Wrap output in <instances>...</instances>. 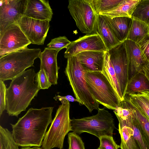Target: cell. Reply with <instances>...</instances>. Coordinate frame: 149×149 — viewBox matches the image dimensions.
Returning a JSON list of instances; mask_svg holds the SVG:
<instances>
[{"label": "cell", "mask_w": 149, "mask_h": 149, "mask_svg": "<svg viewBox=\"0 0 149 149\" xmlns=\"http://www.w3.org/2000/svg\"><path fill=\"white\" fill-rule=\"evenodd\" d=\"M54 107L31 108L15 124H10L14 140L22 147H40L51 123Z\"/></svg>", "instance_id": "obj_1"}, {"label": "cell", "mask_w": 149, "mask_h": 149, "mask_svg": "<svg viewBox=\"0 0 149 149\" xmlns=\"http://www.w3.org/2000/svg\"><path fill=\"white\" fill-rule=\"evenodd\" d=\"M33 69L26 70L11 80L7 88L6 110L8 115L17 117L25 111L40 90Z\"/></svg>", "instance_id": "obj_2"}, {"label": "cell", "mask_w": 149, "mask_h": 149, "mask_svg": "<svg viewBox=\"0 0 149 149\" xmlns=\"http://www.w3.org/2000/svg\"><path fill=\"white\" fill-rule=\"evenodd\" d=\"M86 71L75 56L67 58L64 72L79 104L85 106L90 112L97 110L99 103L94 99L88 86L85 78Z\"/></svg>", "instance_id": "obj_3"}, {"label": "cell", "mask_w": 149, "mask_h": 149, "mask_svg": "<svg viewBox=\"0 0 149 149\" xmlns=\"http://www.w3.org/2000/svg\"><path fill=\"white\" fill-rule=\"evenodd\" d=\"M41 52L40 48L26 47L0 57V80H12L27 68L34 67V61Z\"/></svg>", "instance_id": "obj_4"}, {"label": "cell", "mask_w": 149, "mask_h": 149, "mask_svg": "<svg viewBox=\"0 0 149 149\" xmlns=\"http://www.w3.org/2000/svg\"><path fill=\"white\" fill-rule=\"evenodd\" d=\"M97 111L92 116L71 119V131L78 135L87 132L99 139L104 136H112L115 126L112 114L104 108Z\"/></svg>", "instance_id": "obj_5"}, {"label": "cell", "mask_w": 149, "mask_h": 149, "mask_svg": "<svg viewBox=\"0 0 149 149\" xmlns=\"http://www.w3.org/2000/svg\"><path fill=\"white\" fill-rule=\"evenodd\" d=\"M70 102L61 103L57 109L55 117L45 136L42 143V149L63 148L65 136L71 131L70 117Z\"/></svg>", "instance_id": "obj_6"}, {"label": "cell", "mask_w": 149, "mask_h": 149, "mask_svg": "<svg viewBox=\"0 0 149 149\" xmlns=\"http://www.w3.org/2000/svg\"><path fill=\"white\" fill-rule=\"evenodd\" d=\"M85 78L91 93L99 104L113 110L119 106L120 102L102 72L86 71Z\"/></svg>", "instance_id": "obj_7"}, {"label": "cell", "mask_w": 149, "mask_h": 149, "mask_svg": "<svg viewBox=\"0 0 149 149\" xmlns=\"http://www.w3.org/2000/svg\"><path fill=\"white\" fill-rule=\"evenodd\" d=\"M68 8L81 32L86 34L97 33L98 14L92 0H69Z\"/></svg>", "instance_id": "obj_8"}, {"label": "cell", "mask_w": 149, "mask_h": 149, "mask_svg": "<svg viewBox=\"0 0 149 149\" xmlns=\"http://www.w3.org/2000/svg\"><path fill=\"white\" fill-rule=\"evenodd\" d=\"M108 51L124 98L129 80V59L125 46L123 42Z\"/></svg>", "instance_id": "obj_9"}, {"label": "cell", "mask_w": 149, "mask_h": 149, "mask_svg": "<svg viewBox=\"0 0 149 149\" xmlns=\"http://www.w3.org/2000/svg\"><path fill=\"white\" fill-rule=\"evenodd\" d=\"M31 44L17 24L10 25L0 32V57L27 47Z\"/></svg>", "instance_id": "obj_10"}, {"label": "cell", "mask_w": 149, "mask_h": 149, "mask_svg": "<svg viewBox=\"0 0 149 149\" xmlns=\"http://www.w3.org/2000/svg\"><path fill=\"white\" fill-rule=\"evenodd\" d=\"M49 22L24 16L17 24L31 44L42 45L50 27Z\"/></svg>", "instance_id": "obj_11"}, {"label": "cell", "mask_w": 149, "mask_h": 149, "mask_svg": "<svg viewBox=\"0 0 149 149\" xmlns=\"http://www.w3.org/2000/svg\"><path fill=\"white\" fill-rule=\"evenodd\" d=\"M27 0L0 1V32L9 25L17 24L24 15Z\"/></svg>", "instance_id": "obj_12"}, {"label": "cell", "mask_w": 149, "mask_h": 149, "mask_svg": "<svg viewBox=\"0 0 149 149\" xmlns=\"http://www.w3.org/2000/svg\"><path fill=\"white\" fill-rule=\"evenodd\" d=\"M88 51H107L102 39L97 33L86 34L71 42L64 52V57L67 59L80 52Z\"/></svg>", "instance_id": "obj_13"}, {"label": "cell", "mask_w": 149, "mask_h": 149, "mask_svg": "<svg viewBox=\"0 0 149 149\" xmlns=\"http://www.w3.org/2000/svg\"><path fill=\"white\" fill-rule=\"evenodd\" d=\"M123 42L128 57L130 79L136 74L141 71L143 66L148 61L137 43L127 39Z\"/></svg>", "instance_id": "obj_14"}, {"label": "cell", "mask_w": 149, "mask_h": 149, "mask_svg": "<svg viewBox=\"0 0 149 149\" xmlns=\"http://www.w3.org/2000/svg\"><path fill=\"white\" fill-rule=\"evenodd\" d=\"M59 52L46 47L40 53L39 58L40 61V69H43L47 73L49 81L52 85L57 84L58 70L57 56Z\"/></svg>", "instance_id": "obj_15"}, {"label": "cell", "mask_w": 149, "mask_h": 149, "mask_svg": "<svg viewBox=\"0 0 149 149\" xmlns=\"http://www.w3.org/2000/svg\"><path fill=\"white\" fill-rule=\"evenodd\" d=\"M53 14L48 0H27L24 16L36 19L50 21Z\"/></svg>", "instance_id": "obj_16"}, {"label": "cell", "mask_w": 149, "mask_h": 149, "mask_svg": "<svg viewBox=\"0 0 149 149\" xmlns=\"http://www.w3.org/2000/svg\"><path fill=\"white\" fill-rule=\"evenodd\" d=\"M106 52L88 51L75 56L86 71L102 72Z\"/></svg>", "instance_id": "obj_17"}, {"label": "cell", "mask_w": 149, "mask_h": 149, "mask_svg": "<svg viewBox=\"0 0 149 149\" xmlns=\"http://www.w3.org/2000/svg\"><path fill=\"white\" fill-rule=\"evenodd\" d=\"M104 16L117 39L120 42L126 40L132 26V18L120 17L111 18Z\"/></svg>", "instance_id": "obj_18"}, {"label": "cell", "mask_w": 149, "mask_h": 149, "mask_svg": "<svg viewBox=\"0 0 149 149\" xmlns=\"http://www.w3.org/2000/svg\"><path fill=\"white\" fill-rule=\"evenodd\" d=\"M96 32L102 39L107 51L121 43L116 37L105 17L102 15H98Z\"/></svg>", "instance_id": "obj_19"}, {"label": "cell", "mask_w": 149, "mask_h": 149, "mask_svg": "<svg viewBox=\"0 0 149 149\" xmlns=\"http://www.w3.org/2000/svg\"><path fill=\"white\" fill-rule=\"evenodd\" d=\"M140 0H122L116 7L108 11L99 15L110 18L126 17H132L136 6Z\"/></svg>", "instance_id": "obj_20"}, {"label": "cell", "mask_w": 149, "mask_h": 149, "mask_svg": "<svg viewBox=\"0 0 149 149\" xmlns=\"http://www.w3.org/2000/svg\"><path fill=\"white\" fill-rule=\"evenodd\" d=\"M120 124L132 128L133 136L138 149H149L141 125L132 112L127 118Z\"/></svg>", "instance_id": "obj_21"}, {"label": "cell", "mask_w": 149, "mask_h": 149, "mask_svg": "<svg viewBox=\"0 0 149 149\" xmlns=\"http://www.w3.org/2000/svg\"><path fill=\"white\" fill-rule=\"evenodd\" d=\"M113 88L120 101L124 100L114 68L110 60L108 51L105 52L104 65L102 72Z\"/></svg>", "instance_id": "obj_22"}, {"label": "cell", "mask_w": 149, "mask_h": 149, "mask_svg": "<svg viewBox=\"0 0 149 149\" xmlns=\"http://www.w3.org/2000/svg\"><path fill=\"white\" fill-rule=\"evenodd\" d=\"M132 19V26L126 39L138 44L149 35L148 25L139 19Z\"/></svg>", "instance_id": "obj_23"}, {"label": "cell", "mask_w": 149, "mask_h": 149, "mask_svg": "<svg viewBox=\"0 0 149 149\" xmlns=\"http://www.w3.org/2000/svg\"><path fill=\"white\" fill-rule=\"evenodd\" d=\"M147 91H149V81L142 70L129 79L126 95Z\"/></svg>", "instance_id": "obj_24"}, {"label": "cell", "mask_w": 149, "mask_h": 149, "mask_svg": "<svg viewBox=\"0 0 149 149\" xmlns=\"http://www.w3.org/2000/svg\"><path fill=\"white\" fill-rule=\"evenodd\" d=\"M118 130L121 137V149H138L132 127L119 124Z\"/></svg>", "instance_id": "obj_25"}, {"label": "cell", "mask_w": 149, "mask_h": 149, "mask_svg": "<svg viewBox=\"0 0 149 149\" xmlns=\"http://www.w3.org/2000/svg\"><path fill=\"white\" fill-rule=\"evenodd\" d=\"M125 104L140 124L149 148V120L138 109L128 101L125 100Z\"/></svg>", "instance_id": "obj_26"}, {"label": "cell", "mask_w": 149, "mask_h": 149, "mask_svg": "<svg viewBox=\"0 0 149 149\" xmlns=\"http://www.w3.org/2000/svg\"><path fill=\"white\" fill-rule=\"evenodd\" d=\"M132 18L149 25V0H140L132 14Z\"/></svg>", "instance_id": "obj_27"}, {"label": "cell", "mask_w": 149, "mask_h": 149, "mask_svg": "<svg viewBox=\"0 0 149 149\" xmlns=\"http://www.w3.org/2000/svg\"><path fill=\"white\" fill-rule=\"evenodd\" d=\"M12 132L0 126V149H19Z\"/></svg>", "instance_id": "obj_28"}, {"label": "cell", "mask_w": 149, "mask_h": 149, "mask_svg": "<svg viewBox=\"0 0 149 149\" xmlns=\"http://www.w3.org/2000/svg\"><path fill=\"white\" fill-rule=\"evenodd\" d=\"M122 0H92L94 8L98 14L109 11L118 6Z\"/></svg>", "instance_id": "obj_29"}, {"label": "cell", "mask_w": 149, "mask_h": 149, "mask_svg": "<svg viewBox=\"0 0 149 149\" xmlns=\"http://www.w3.org/2000/svg\"><path fill=\"white\" fill-rule=\"evenodd\" d=\"M71 42L65 36H59L52 39L47 45V47L59 51L63 48H67Z\"/></svg>", "instance_id": "obj_30"}, {"label": "cell", "mask_w": 149, "mask_h": 149, "mask_svg": "<svg viewBox=\"0 0 149 149\" xmlns=\"http://www.w3.org/2000/svg\"><path fill=\"white\" fill-rule=\"evenodd\" d=\"M68 149H85L84 143L79 135L72 132L68 134Z\"/></svg>", "instance_id": "obj_31"}, {"label": "cell", "mask_w": 149, "mask_h": 149, "mask_svg": "<svg viewBox=\"0 0 149 149\" xmlns=\"http://www.w3.org/2000/svg\"><path fill=\"white\" fill-rule=\"evenodd\" d=\"M36 81L40 90L47 89L52 86L47 74L44 70L40 69L36 74Z\"/></svg>", "instance_id": "obj_32"}, {"label": "cell", "mask_w": 149, "mask_h": 149, "mask_svg": "<svg viewBox=\"0 0 149 149\" xmlns=\"http://www.w3.org/2000/svg\"><path fill=\"white\" fill-rule=\"evenodd\" d=\"M100 145L97 149H118L120 146L117 144L113 136H104L99 138Z\"/></svg>", "instance_id": "obj_33"}, {"label": "cell", "mask_w": 149, "mask_h": 149, "mask_svg": "<svg viewBox=\"0 0 149 149\" xmlns=\"http://www.w3.org/2000/svg\"><path fill=\"white\" fill-rule=\"evenodd\" d=\"M0 80V117L6 110V95L7 88L4 82Z\"/></svg>", "instance_id": "obj_34"}, {"label": "cell", "mask_w": 149, "mask_h": 149, "mask_svg": "<svg viewBox=\"0 0 149 149\" xmlns=\"http://www.w3.org/2000/svg\"><path fill=\"white\" fill-rule=\"evenodd\" d=\"M138 44L146 59L149 61V35Z\"/></svg>", "instance_id": "obj_35"}, {"label": "cell", "mask_w": 149, "mask_h": 149, "mask_svg": "<svg viewBox=\"0 0 149 149\" xmlns=\"http://www.w3.org/2000/svg\"><path fill=\"white\" fill-rule=\"evenodd\" d=\"M53 98L55 100L60 101L61 103L66 101H68L70 102H76L79 103V101L77 99L74 98L72 96L69 95L62 96L58 95H56Z\"/></svg>", "instance_id": "obj_36"}, {"label": "cell", "mask_w": 149, "mask_h": 149, "mask_svg": "<svg viewBox=\"0 0 149 149\" xmlns=\"http://www.w3.org/2000/svg\"><path fill=\"white\" fill-rule=\"evenodd\" d=\"M142 71L149 81V61L143 66Z\"/></svg>", "instance_id": "obj_37"}, {"label": "cell", "mask_w": 149, "mask_h": 149, "mask_svg": "<svg viewBox=\"0 0 149 149\" xmlns=\"http://www.w3.org/2000/svg\"><path fill=\"white\" fill-rule=\"evenodd\" d=\"M140 92L149 106V91H141Z\"/></svg>", "instance_id": "obj_38"}, {"label": "cell", "mask_w": 149, "mask_h": 149, "mask_svg": "<svg viewBox=\"0 0 149 149\" xmlns=\"http://www.w3.org/2000/svg\"><path fill=\"white\" fill-rule=\"evenodd\" d=\"M20 149H42V148L38 147H22Z\"/></svg>", "instance_id": "obj_39"}, {"label": "cell", "mask_w": 149, "mask_h": 149, "mask_svg": "<svg viewBox=\"0 0 149 149\" xmlns=\"http://www.w3.org/2000/svg\"><path fill=\"white\" fill-rule=\"evenodd\" d=\"M149 30V25H148Z\"/></svg>", "instance_id": "obj_40"}]
</instances>
